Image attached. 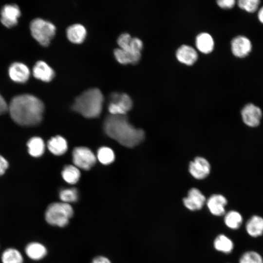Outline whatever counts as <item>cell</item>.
Returning <instances> with one entry per match:
<instances>
[{"mask_svg": "<svg viewBox=\"0 0 263 263\" xmlns=\"http://www.w3.org/2000/svg\"><path fill=\"white\" fill-rule=\"evenodd\" d=\"M8 111L11 118L17 124L31 127L39 124L42 121L44 105L37 97L22 94L12 99Z\"/></svg>", "mask_w": 263, "mask_h": 263, "instance_id": "6da1fadb", "label": "cell"}, {"mask_svg": "<svg viewBox=\"0 0 263 263\" xmlns=\"http://www.w3.org/2000/svg\"><path fill=\"white\" fill-rule=\"evenodd\" d=\"M104 129L108 136L128 148L139 144L145 137L144 131L132 125L126 115H109L104 121Z\"/></svg>", "mask_w": 263, "mask_h": 263, "instance_id": "7a4b0ae2", "label": "cell"}, {"mask_svg": "<svg viewBox=\"0 0 263 263\" xmlns=\"http://www.w3.org/2000/svg\"><path fill=\"white\" fill-rule=\"evenodd\" d=\"M103 100V94L99 89L90 88L75 98L72 109L85 117L96 118L101 113Z\"/></svg>", "mask_w": 263, "mask_h": 263, "instance_id": "3957f363", "label": "cell"}, {"mask_svg": "<svg viewBox=\"0 0 263 263\" xmlns=\"http://www.w3.org/2000/svg\"><path fill=\"white\" fill-rule=\"evenodd\" d=\"M74 216V209L70 204L56 202L50 204L46 207L44 218L50 225L64 228L70 223Z\"/></svg>", "mask_w": 263, "mask_h": 263, "instance_id": "277c9868", "label": "cell"}, {"mask_svg": "<svg viewBox=\"0 0 263 263\" xmlns=\"http://www.w3.org/2000/svg\"><path fill=\"white\" fill-rule=\"evenodd\" d=\"M30 29L33 38L43 46H48L56 33V26L50 21L41 18L33 19Z\"/></svg>", "mask_w": 263, "mask_h": 263, "instance_id": "5b68a950", "label": "cell"}, {"mask_svg": "<svg viewBox=\"0 0 263 263\" xmlns=\"http://www.w3.org/2000/svg\"><path fill=\"white\" fill-rule=\"evenodd\" d=\"M132 107V101L127 94L113 92L110 94L108 106L110 114L126 115Z\"/></svg>", "mask_w": 263, "mask_h": 263, "instance_id": "8992f818", "label": "cell"}, {"mask_svg": "<svg viewBox=\"0 0 263 263\" xmlns=\"http://www.w3.org/2000/svg\"><path fill=\"white\" fill-rule=\"evenodd\" d=\"M73 161L75 166L84 170L90 169L96 162V157L88 148H75L72 153Z\"/></svg>", "mask_w": 263, "mask_h": 263, "instance_id": "52a82bcc", "label": "cell"}, {"mask_svg": "<svg viewBox=\"0 0 263 263\" xmlns=\"http://www.w3.org/2000/svg\"><path fill=\"white\" fill-rule=\"evenodd\" d=\"M206 198L198 188L189 190L187 197L183 199V205L188 210L195 211L201 210L206 203Z\"/></svg>", "mask_w": 263, "mask_h": 263, "instance_id": "ba28073f", "label": "cell"}, {"mask_svg": "<svg viewBox=\"0 0 263 263\" xmlns=\"http://www.w3.org/2000/svg\"><path fill=\"white\" fill-rule=\"evenodd\" d=\"M21 15V12L19 6L15 4L5 5L0 11V21L7 28L16 26L18 22V19Z\"/></svg>", "mask_w": 263, "mask_h": 263, "instance_id": "9c48e42d", "label": "cell"}, {"mask_svg": "<svg viewBox=\"0 0 263 263\" xmlns=\"http://www.w3.org/2000/svg\"><path fill=\"white\" fill-rule=\"evenodd\" d=\"M226 198L223 195L214 194L206 201V205L210 213L216 217L223 216L226 212Z\"/></svg>", "mask_w": 263, "mask_h": 263, "instance_id": "30bf717a", "label": "cell"}, {"mask_svg": "<svg viewBox=\"0 0 263 263\" xmlns=\"http://www.w3.org/2000/svg\"><path fill=\"white\" fill-rule=\"evenodd\" d=\"M188 170L190 174L195 179H203L209 174L210 165L206 159L197 157L190 163Z\"/></svg>", "mask_w": 263, "mask_h": 263, "instance_id": "8fae6325", "label": "cell"}, {"mask_svg": "<svg viewBox=\"0 0 263 263\" xmlns=\"http://www.w3.org/2000/svg\"><path fill=\"white\" fill-rule=\"evenodd\" d=\"M241 114L244 122L247 126L255 127L258 126L262 116L260 108L253 104H248L243 108Z\"/></svg>", "mask_w": 263, "mask_h": 263, "instance_id": "7c38bea8", "label": "cell"}, {"mask_svg": "<svg viewBox=\"0 0 263 263\" xmlns=\"http://www.w3.org/2000/svg\"><path fill=\"white\" fill-rule=\"evenodd\" d=\"M8 74L10 79L14 82L24 83L29 78L30 71L28 66L24 63L15 62L9 67Z\"/></svg>", "mask_w": 263, "mask_h": 263, "instance_id": "4fadbf2b", "label": "cell"}, {"mask_svg": "<svg viewBox=\"0 0 263 263\" xmlns=\"http://www.w3.org/2000/svg\"><path fill=\"white\" fill-rule=\"evenodd\" d=\"M231 49L233 54L236 57H244L251 51V42L244 36H237L231 42Z\"/></svg>", "mask_w": 263, "mask_h": 263, "instance_id": "5bb4252c", "label": "cell"}, {"mask_svg": "<svg viewBox=\"0 0 263 263\" xmlns=\"http://www.w3.org/2000/svg\"><path fill=\"white\" fill-rule=\"evenodd\" d=\"M244 229L246 234L252 238H258L263 235V217L258 214L251 215L246 221Z\"/></svg>", "mask_w": 263, "mask_h": 263, "instance_id": "9a60e30c", "label": "cell"}, {"mask_svg": "<svg viewBox=\"0 0 263 263\" xmlns=\"http://www.w3.org/2000/svg\"><path fill=\"white\" fill-rule=\"evenodd\" d=\"M26 256L31 260L39 261L42 260L48 254L47 247L39 242H31L26 244L24 248Z\"/></svg>", "mask_w": 263, "mask_h": 263, "instance_id": "2e32d148", "label": "cell"}, {"mask_svg": "<svg viewBox=\"0 0 263 263\" xmlns=\"http://www.w3.org/2000/svg\"><path fill=\"white\" fill-rule=\"evenodd\" d=\"M32 73L36 78L44 82L51 81L55 75L54 69L42 60H39L35 63Z\"/></svg>", "mask_w": 263, "mask_h": 263, "instance_id": "e0dca14e", "label": "cell"}, {"mask_svg": "<svg viewBox=\"0 0 263 263\" xmlns=\"http://www.w3.org/2000/svg\"><path fill=\"white\" fill-rule=\"evenodd\" d=\"M176 57L181 63L187 65H193L198 59L196 51L188 45H182L176 50Z\"/></svg>", "mask_w": 263, "mask_h": 263, "instance_id": "ac0fdd59", "label": "cell"}, {"mask_svg": "<svg viewBox=\"0 0 263 263\" xmlns=\"http://www.w3.org/2000/svg\"><path fill=\"white\" fill-rule=\"evenodd\" d=\"M213 246L217 251L225 254H230L234 249L233 241L226 235L221 233L214 239Z\"/></svg>", "mask_w": 263, "mask_h": 263, "instance_id": "d6986e66", "label": "cell"}, {"mask_svg": "<svg viewBox=\"0 0 263 263\" xmlns=\"http://www.w3.org/2000/svg\"><path fill=\"white\" fill-rule=\"evenodd\" d=\"M117 60L122 64H136L141 58V52L133 51L130 49L124 50L116 48L113 51Z\"/></svg>", "mask_w": 263, "mask_h": 263, "instance_id": "ffe728a7", "label": "cell"}, {"mask_svg": "<svg viewBox=\"0 0 263 263\" xmlns=\"http://www.w3.org/2000/svg\"><path fill=\"white\" fill-rule=\"evenodd\" d=\"M223 217L224 223L225 226L232 230L240 229L244 223L242 214L236 210L226 211Z\"/></svg>", "mask_w": 263, "mask_h": 263, "instance_id": "44dd1931", "label": "cell"}, {"mask_svg": "<svg viewBox=\"0 0 263 263\" xmlns=\"http://www.w3.org/2000/svg\"><path fill=\"white\" fill-rule=\"evenodd\" d=\"M197 49L202 53L208 54L211 53L214 47V42L212 36L206 32L201 33L195 39Z\"/></svg>", "mask_w": 263, "mask_h": 263, "instance_id": "7402d4cb", "label": "cell"}, {"mask_svg": "<svg viewBox=\"0 0 263 263\" xmlns=\"http://www.w3.org/2000/svg\"><path fill=\"white\" fill-rule=\"evenodd\" d=\"M85 27L81 24L75 23L68 26L66 29L68 38L72 42L80 43L83 42L86 36Z\"/></svg>", "mask_w": 263, "mask_h": 263, "instance_id": "603a6c76", "label": "cell"}, {"mask_svg": "<svg viewBox=\"0 0 263 263\" xmlns=\"http://www.w3.org/2000/svg\"><path fill=\"white\" fill-rule=\"evenodd\" d=\"M49 151L56 155H61L65 153L68 149L66 140L62 136L57 135L52 137L47 143Z\"/></svg>", "mask_w": 263, "mask_h": 263, "instance_id": "cb8c5ba5", "label": "cell"}, {"mask_svg": "<svg viewBox=\"0 0 263 263\" xmlns=\"http://www.w3.org/2000/svg\"><path fill=\"white\" fill-rule=\"evenodd\" d=\"M0 260L1 263H23L24 257L18 249L8 247L1 253Z\"/></svg>", "mask_w": 263, "mask_h": 263, "instance_id": "d4e9b609", "label": "cell"}, {"mask_svg": "<svg viewBox=\"0 0 263 263\" xmlns=\"http://www.w3.org/2000/svg\"><path fill=\"white\" fill-rule=\"evenodd\" d=\"M30 155L34 157L41 156L45 150V144L43 139L38 136L31 138L27 143Z\"/></svg>", "mask_w": 263, "mask_h": 263, "instance_id": "484cf974", "label": "cell"}, {"mask_svg": "<svg viewBox=\"0 0 263 263\" xmlns=\"http://www.w3.org/2000/svg\"><path fill=\"white\" fill-rule=\"evenodd\" d=\"M61 175L63 179L66 182L70 184H75L78 181L80 172L76 167L69 165L64 168Z\"/></svg>", "mask_w": 263, "mask_h": 263, "instance_id": "4316f807", "label": "cell"}, {"mask_svg": "<svg viewBox=\"0 0 263 263\" xmlns=\"http://www.w3.org/2000/svg\"><path fill=\"white\" fill-rule=\"evenodd\" d=\"M238 263H263V256L254 250H246L240 256Z\"/></svg>", "mask_w": 263, "mask_h": 263, "instance_id": "83f0119b", "label": "cell"}, {"mask_svg": "<svg viewBox=\"0 0 263 263\" xmlns=\"http://www.w3.org/2000/svg\"><path fill=\"white\" fill-rule=\"evenodd\" d=\"M97 157L99 161L104 165H109L113 162L115 155L110 148L103 147L97 151Z\"/></svg>", "mask_w": 263, "mask_h": 263, "instance_id": "f1b7e54d", "label": "cell"}, {"mask_svg": "<svg viewBox=\"0 0 263 263\" xmlns=\"http://www.w3.org/2000/svg\"><path fill=\"white\" fill-rule=\"evenodd\" d=\"M59 197L61 202L70 204L76 202L78 199L77 190L75 188H64L59 193Z\"/></svg>", "mask_w": 263, "mask_h": 263, "instance_id": "f546056e", "label": "cell"}, {"mask_svg": "<svg viewBox=\"0 0 263 263\" xmlns=\"http://www.w3.org/2000/svg\"><path fill=\"white\" fill-rule=\"evenodd\" d=\"M260 3L259 0H240L238 4L240 8L248 12H254L258 9Z\"/></svg>", "mask_w": 263, "mask_h": 263, "instance_id": "4dcf8cb0", "label": "cell"}, {"mask_svg": "<svg viewBox=\"0 0 263 263\" xmlns=\"http://www.w3.org/2000/svg\"><path fill=\"white\" fill-rule=\"evenodd\" d=\"M132 38L131 35L127 33L121 34L117 40L120 48L124 50L129 49V44Z\"/></svg>", "mask_w": 263, "mask_h": 263, "instance_id": "1f68e13d", "label": "cell"}, {"mask_svg": "<svg viewBox=\"0 0 263 263\" xmlns=\"http://www.w3.org/2000/svg\"><path fill=\"white\" fill-rule=\"evenodd\" d=\"M143 47L142 41L136 37L132 38L130 44L129 49L138 52H141Z\"/></svg>", "mask_w": 263, "mask_h": 263, "instance_id": "d6a6232c", "label": "cell"}, {"mask_svg": "<svg viewBox=\"0 0 263 263\" xmlns=\"http://www.w3.org/2000/svg\"><path fill=\"white\" fill-rule=\"evenodd\" d=\"M217 3L222 8L230 9L234 6L235 1L234 0H219L217 1Z\"/></svg>", "mask_w": 263, "mask_h": 263, "instance_id": "836d02e7", "label": "cell"}, {"mask_svg": "<svg viewBox=\"0 0 263 263\" xmlns=\"http://www.w3.org/2000/svg\"><path fill=\"white\" fill-rule=\"evenodd\" d=\"M90 263H113L110 259L104 255H97L94 257Z\"/></svg>", "mask_w": 263, "mask_h": 263, "instance_id": "e575fe53", "label": "cell"}, {"mask_svg": "<svg viewBox=\"0 0 263 263\" xmlns=\"http://www.w3.org/2000/svg\"><path fill=\"white\" fill-rule=\"evenodd\" d=\"M8 166L9 164L6 159L0 155V176L5 173L8 168Z\"/></svg>", "mask_w": 263, "mask_h": 263, "instance_id": "d590c367", "label": "cell"}, {"mask_svg": "<svg viewBox=\"0 0 263 263\" xmlns=\"http://www.w3.org/2000/svg\"><path fill=\"white\" fill-rule=\"evenodd\" d=\"M8 109V105L6 101L0 94V115L6 113Z\"/></svg>", "mask_w": 263, "mask_h": 263, "instance_id": "8d00e7d4", "label": "cell"}, {"mask_svg": "<svg viewBox=\"0 0 263 263\" xmlns=\"http://www.w3.org/2000/svg\"><path fill=\"white\" fill-rule=\"evenodd\" d=\"M258 18L260 21L263 23V6L258 11Z\"/></svg>", "mask_w": 263, "mask_h": 263, "instance_id": "74e56055", "label": "cell"}, {"mask_svg": "<svg viewBox=\"0 0 263 263\" xmlns=\"http://www.w3.org/2000/svg\"></svg>", "mask_w": 263, "mask_h": 263, "instance_id": "f35d334b", "label": "cell"}]
</instances>
